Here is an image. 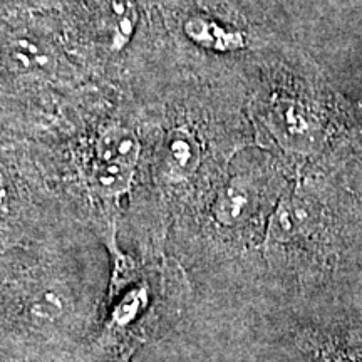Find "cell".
<instances>
[{"label": "cell", "mask_w": 362, "mask_h": 362, "mask_svg": "<svg viewBox=\"0 0 362 362\" xmlns=\"http://www.w3.org/2000/svg\"><path fill=\"white\" fill-rule=\"evenodd\" d=\"M112 279L110 250L4 240L2 349L71 362L104 324Z\"/></svg>", "instance_id": "cell-1"}, {"label": "cell", "mask_w": 362, "mask_h": 362, "mask_svg": "<svg viewBox=\"0 0 362 362\" xmlns=\"http://www.w3.org/2000/svg\"><path fill=\"white\" fill-rule=\"evenodd\" d=\"M206 317L238 362H362V279L291 300L216 304Z\"/></svg>", "instance_id": "cell-2"}, {"label": "cell", "mask_w": 362, "mask_h": 362, "mask_svg": "<svg viewBox=\"0 0 362 362\" xmlns=\"http://www.w3.org/2000/svg\"><path fill=\"white\" fill-rule=\"evenodd\" d=\"M260 188L252 173L232 175L216 189L210 206V220L220 233L243 232L255 220Z\"/></svg>", "instance_id": "cell-3"}, {"label": "cell", "mask_w": 362, "mask_h": 362, "mask_svg": "<svg viewBox=\"0 0 362 362\" xmlns=\"http://www.w3.org/2000/svg\"><path fill=\"white\" fill-rule=\"evenodd\" d=\"M155 173L166 187H181L194 178L203 161V149L193 131H166L155 155Z\"/></svg>", "instance_id": "cell-4"}, {"label": "cell", "mask_w": 362, "mask_h": 362, "mask_svg": "<svg viewBox=\"0 0 362 362\" xmlns=\"http://www.w3.org/2000/svg\"><path fill=\"white\" fill-rule=\"evenodd\" d=\"M141 141L128 126L111 124L101 129L93 143L89 163L119 165L138 171Z\"/></svg>", "instance_id": "cell-5"}, {"label": "cell", "mask_w": 362, "mask_h": 362, "mask_svg": "<svg viewBox=\"0 0 362 362\" xmlns=\"http://www.w3.org/2000/svg\"><path fill=\"white\" fill-rule=\"evenodd\" d=\"M183 33L193 44L214 52L228 54L247 47V35L242 30L230 29L202 16H192L185 21Z\"/></svg>", "instance_id": "cell-6"}, {"label": "cell", "mask_w": 362, "mask_h": 362, "mask_svg": "<svg viewBox=\"0 0 362 362\" xmlns=\"http://www.w3.org/2000/svg\"><path fill=\"white\" fill-rule=\"evenodd\" d=\"M8 61L19 71H45L52 67L51 54L29 39H17L8 45Z\"/></svg>", "instance_id": "cell-7"}, {"label": "cell", "mask_w": 362, "mask_h": 362, "mask_svg": "<svg viewBox=\"0 0 362 362\" xmlns=\"http://www.w3.org/2000/svg\"><path fill=\"white\" fill-rule=\"evenodd\" d=\"M112 11L116 13V30L112 34V49L121 51L133 37V33L138 24V8L129 0L112 4Z\"/></svg>", "instance_id": "cell-8"}]
</instances>
